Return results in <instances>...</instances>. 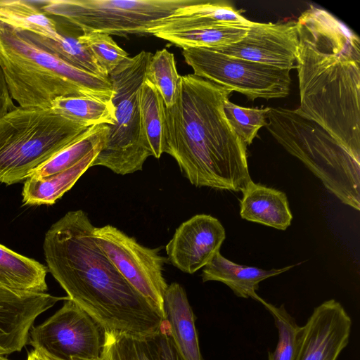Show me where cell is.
I'll use <instances>...</instances> for the list:
<instances>
[{
  "instance_id": "obj_1",
  "label": "cell",
  "mask_w": 360,
  "mask_h": 360,
  "mask_svg": "<svg viewBox=\"0 0 360 360\" xmlns=\"http://www.w3.org/2000/svg\"><path fill=\"white\" fill-rule=\"evenodd\" d=\"M94 227L82 210L69 211L53 223L43 243L48 271L104 330L136 335L157 332L165 319L108 258Z\"/></svg>"
},
{
  "instance_id": "obj_2",
  "label": "cell",
  "mask_w": 360,
  "mask_h": 360,
  "mask_svg": "<svg viewBox=\"0 0 360 360\" xmlns=\"http://www.w3.org/2000/svg\"><path fill=\"white\" fill-rule=\"evenodd\" d=\"M297 24L300 103L295 110L360 158V39L312 5Z\"/></svg>"
},
{
  "instance_id": "obj_3",
  "label": "cell",
  "mask_w": 360,
  "mask_h": 360,
  "mask_svg": "<svg viewBox=\"0 0 360 360\" xmlns=\"http://www.w3.org/2000/svg\"><path fill=\"white\" fill-rule=\"evenodd\" d=\"M232 92L189 74L181 77L179 97L166 108L165 153L196 187L241 191L252 180L247 146L224 111Z\"/></svg>"
},
{
  "instance_id": "obj_4",
  "label": "cell",
  "mask_w": 360,
  "mask_h": 360,
  "mask_svg": "<svg viewBox=\"0 0 360 360\" xmlns=\"http://www.w3.org/2000/svg\"><path fill=\"white\" fill-rule=\"evenodd\" d=\"M0 69L12 99L23 108H49L59 97L111 101L109 77L78 69L0 22Z\"/></svg>"
},
{
  "instance_id": "obj_5",
  "label": "cell",
  "mask_w": 360,
  "mask_h": 360,
  "mask_svg": "<svg viewBox=\"0 0 360 360\" xmlns=\"http://www.w3.org/2000/svg\"><path fill=\"white\" fill-rule=\"evenodd\" d=\"M266 127L342 203L360 210V158L320 125L296 110L271 108Z\"/></svg>"
},
{
  "instance_id": "obj_6",
  "label": "cell",
  "mask_w": 360,
  "mask_h": 360,
  "mask_svg": "<svg viewBox=\"0 0 360 360\" xmlns=\"http://www.w3.org/2000/svg\"><path fill=\"white\" fill-rule=\"evenodd\" d=\"M51 108L16 106L0 118V183L12 185L77 140L89 128Z\"/></svg>"
},
{
  "instance_id": "obj_7",
  "label": "cell",
  "mask_w": 360,
  "mask_h": 360,
  "mask_svg": "<svg viewBox=\"0 0 360 360\" xmlns=\"http://www.w3.org/2000/svg\"><path fill=\"white\" fill-rule=\"evenodd\" d=\"M146 51L128 57L110 75L115 122L108 125L105 142L92 166H103L125 175L141 171L152 156L142 131L139 94L152 56Z\"/></svg>"
},
{
  "instance_id": "obj_8",
  "label": "cell",
  "mask_w": 360,
  "mask_h": 360,
  "mask_svg": "<svg viewBox=\"0 0 360 360\" xmlns=\"http://www.w3.org/2000/svg\"><path fill=\"white\" fill-rule=\"evenodd\" d=\"M198 0L32 1L46 15L60 17L82 33L127 37L149 34L158 22Z\"/></svg>"
},
{
  "instance_id": "obj_9",
  "label": "cell",
  "mask_w": 360,
  "mask_h": 360,
  "mask_svg": "<svg viewBox=\"0 0 360 360\" xmlns=\"http://www.w3.org/2000/svg\"><path fill=\"white\" fill-rule=\"evenodd\" d=\"M193 75L244 95L248 101L288 96L290 71L233 57L213 49H183Z\"/></svg>"
},
{
  "instance_id": "obj_10",
  "label": "cell",
  "mask_w": 360,
  "mask_h": 360,
  "mask_svg": "<svg viewBox=\"0 0 360 360\" xmlns=\"http://www.w3.org/2000/svg\"><path fill=\"white\" fill-rule=\"evenodd\" d=\"M104 329L70 299L30 330L28 342L53 360H101Z\"/></svg>"
},
{
  "instance_id": "obj_11",
  "label": "cell",
  "mask_w": 360,
  "mask_h": 360,
  "mask_svg": "<svg viewBox=\"0 0 360 360\" xmlns=\"http://www.w3.org/2000/svg\"><path fill=\"white\" fill-rule=\"evenodd\" d=\"M96 242L122 277L165 319L164 297L168 285L163 276L167 259L160 248L141 245L112 225L94 227Z\"/></svg>"
},
{
  "instance_id": "obj_12",
  "label": "cell",
  "mask_w": 360,
  "mask_h": 360,
  "mask_svg": "<svg viewBox=\"0 0 360 360\" xmlns=\"http://www.w3.org/2000/svg\"><path fill=\"white\" fill-rule=\"evenodd\" d=\"M298 44L297 21L255 22L240 41L213 49L233 57L290 71L296 68Z\"/></svg>"
},
{
  "instance_id": "obj_13",
  "label": "cell",
  "mask_w": 360,
  "mask_h": 360,
  "mask_svg": "<svg viewBox=\"0 0 360 360\" xmlns=\"http://www.w3.org/2000/svg\"><path fill=\"white\" fill-rule=\"evenodd\" d=\"M352 323L339 302H322L302 326L294 360H337L349 343Z\"/></svg>"
},
{
  "instance_id": "obj_14",
  "label": "cell",
  "mask_w": 360,
  "mask_h": 360,
  "mask_svg": "<svg viewBox=\"0 0 360 360\" xmlns=\"http://www.w3.org/2000/svg\"><path fill=\"white\" fill-rule=\"evenodd\" d=\"M225 229L215 217L196 214L183 222L166 245L167 260L184 273L194 274L219 251Z\"/></svg>"
},
{
  "instance_id": "obj_15",
  "label": "cell",
  "mask_w": 360,
  "mask_h": 360,
  "mask_svg": "<svg viewBox=\"0 0 360 360\" xmlns=\"http://www.w3.org/2000/svg\"><path fill=\"white\" fill-rule=\"evenodd\" d=\"M68 299L46 292L19 295L0 288V354L20 352L27 344L36 319Z\"/></svg>"
},
{
  "instance_id": "obj_16",
  "label": "cell",
  "mask_w": 360,
  "mask_h": 360,
  "mask_svg": "<svg viewBox=\"0 0 360 360\" xmlns=\"http://www.w3.org/2000/svg\"><path fill=\"white\" fill-rule=\"evenodd\" d=\"M104 360H184L164 320L155 333L136 335L105 330Z\"/></svg>"
},
{
  "instance_id": "obj_17",
  "label": "cell",
  "mask_w": 360,
  "mask_h": 360,
  "mask_svg": "<svg viewBox=\"0 0 360 360\" xmlns=\"http://www.w3.org/2000/svg\"><path fill=\"white\" fill-rule=\"evenodd\" d=\"M255 22L242 15L230 2L198 0L196 3L176 10L159 20L149 34L184 29L231 25L249 28Z\"/></svg>"
},
{
  "instance_id": "obj_18",
  "label": "cell",
  "mask_w": 360,
  "mask_h": 360,
  "mask_svg": "<svg viewBox=\"0 0 360 360\" xmlns=\"http://www.w3.org/2000/svg\"><path fill=\"white\" fill-rule=\"evenodd\" d=\"M165 319L171 338L184 360H203L195 325V315L184 288L169 284L164 297Z\"/></svg>"
},
{
  "instance_id": "obj_19",
  "label": "cell",
  "mask_w": 360,
  "mask_h": 360,
  "mask_svg": "<svg viewBox=\"0 0 360 360\" xmlns=\"http://www.w3.org/2000/svg\"><path fill=\"white\" fill-rule=\"evenodd\" d=\"M241 192V218L278 230H285L290 225L292 215L285 193L252 180Z\"/></svg>"
},
{
  "instance_id": "obj_20",
  "label": "cell",
  "mask_w": 360,
  "mask_h": 360,
  "mask_svg": "<svg viewBox=\"0 0 360 360\" xmlns=\"http://www.w3.org/2000/svg\"><path fill=\"white\" fill-rule=\"evenodd\" d=\"M301 263L281 269L264 270L255 266L240 265L229 260L217 252L211 261L203 267L201 274L203 282L214 281L226 285L239 297H260L256 291L261 281L284 273Z\"/></svg>"
},
{
  "instance_id": "obj_21",
  "label": "cell",
  "mask_w": 360,
  "mask_h": 360,
  "mask_svg": "<svg viewBox=\"0 0 360 360\" xmlns=\"http://www.w3.org/2000/svg\"><path fill=\"white\" fill-rule=\"evenodd\" d=\"M105 142L96 146L82 159L66 170L44 178H27L25 181L22 191L23 204L29 205L54 204L92 166L94 160Z\"/></svg>"
},
{
  "instance_id": "obj_22",
  "label": "cell",
  "mask_w": 360,
  "mask_h": 360,
  "mask_svg": "<svg viewBox=\"0 0 360 360\" xmlns=\"http://www.w3.org/2000/svg\"><path fill=\"white\" fill-rule=\"evenodd\" d=\"M47 266L0 244V288L16 294L44 293Z\"/></svg>"
},
{
  "instance_id": "obj_23",
  "label": "cell",
  "mask_w": 360,
  "mask_h": 360,
  "mask_svg": "<svg viewBox=\"0 0 360 360\" xmlns=\"http://www.w3.org/2000/svg\"><path fill=\"white\" fill-rule=\"evenodd\" d=\"M139 108L142 131L152 156L160 158L167 146L166 107L158 91L146 79L140 89Z\"/></svg>"
},
{
  "instance_id": "obj_24",
  "label": "cell",
  "mask_w": 360,
  "mask_h": 360,
  "mask_svg": "<svg viewBox=\"0 0 360 360\" xmlns=\"http://www.w3.org/2000/svg\"><path fill=\"white\" fill-rule=\"evenodd\" d=\"M248 31V27L219 25L160 32L153 35L183 49H216L240 41Z\"/></svg>"
},
{
  "instance_id": "obj_25",
  "label": "cell",
  "mask_w": 360,
  "mask_h": 360,
  "mask_svg": "<svg viewBox=\"0 0 360 360\" xmlns=\"http://www.w3.org/2000/svg\"><path fill=\"white\" fill-rule=\"evenodd\" d=\"M0 22L16 30L49 38L58 37L56 22L27 0H0Z\"/></svg>"
},
{
  "instance_id": "obj_26",
  "label": "cell",
  "mask_w": 360,
  "mask_h": 360,
  "mask_svg": "<svg viewBox=\"0 0 360 360\" xmlns=\"http://www.w3.org/2000/svg\"><path fill=\"white\" fill-rule=\"evenodd\" d=\"M20 31V30H19ZM39 48L82 70L103 77H109L97 63L88 49L77 38L64 36L49 38L34 33L20 31Z\"/></svg>"
},
{
  "instance_id": "obj_27",
  "label": "cell",
  "mask_w": 360,
  "mask_h": 360,
  "mask_svg": "<svg viewBox=\"0 0 360 360\" xmlns=\"http://www.w3.org/2000/svg\"><path fill=\"white\" fill-rule=\"evenodd\" d=\"M108 132L107 124L91 126L77 140L32 170L28 178L49 176L72 167L96 146L105 142Z\"/></svg>"
},
{
  "instance_id": "obj_28",
  "label": "cell",
  "mask_w": 360,
  "mask_h": 360,
  "mask_svg": "<svg viewBox=\"0 0 360 360\" xmlns=\"http://www.w3.org/2000/svg\"><path fill=\"white\" fill-rule=\"evenodd\" d=\"M51 108L60 115L88 127L111 125L115 122L112 102L90 96L59 97L53 101Z\"/></svg>"
},
{
  "instance_id": "obj_29",
  "label": "cell",
  "mask_w": 360,
  "mask_h": 360,
  "mask_svg": "<svg viewBox=\"0 0 360 360\" xmlns=\"http://www.w3.org/2000/svg\"><path fill=\"white\" fill-rule=\"evenodd\" d=\"M181 77L177 72L172 53L163 49L152 55L146 69L145 79L150 82L158 91L166 108L172 107L179 97Z\"/></svg>"
},
{
  "instance_id": "obj_30",
  "label": "cell",
  "mask_w": 360,
  "mask_h": 360,
  "mask_svg": "<svg viewBox=\"0 0 360 360\" xmlns=\"http://www.w3.org/2000/svg\"><path fill=\"white\" fill-rule=\"evenodd\" d=\"M272 315L278 329V340L274 352H268V360H294L302 326L288 312L284 304L276 307L259 297L257 300Z\"/></svg>"
},
{
  "instance_id": "obj_31",
  "label": "cell",
  "mask_w": 360,
  "mask_h": 360,
  "mask_svg": "<svg viewBox=\"0 0 360 360\" xmlns=\"http://www.w3.org/2000/svg\"><path fill=\"white\" fill-rule=\"evenodd\" d=\"M270 108L243 107L233 103L229 98L224 104V111L228 122L246 146L252 143L259 130L266 127Z\"/></svg>"
},
{
  "instance_id": "obj_32",
  "label": "cell",
  "mask_w": 360,
  "mask_h": 360,
  "mask_svg": "<svg viewBox=\"0 0 360 360\" xmlns=\"http://www.w3.org/2000/svg\"><path fill=\"white\" fill-rule=\"evenodd\" d=\"M77 39L88 49L108 76L129 57L110 35L89 32L82 33Z\"/></svg>"
},
{
  "instance_id": "obj_33",
  "label": "cell",
  "mask_w": 360,
  "mask_h": 360,
  "mask_svg": "<svg viewBox=\"0 0 360 360\" xmlns=\"http://www.w3.org/2000/svg\"><path fill=\"white\" fill-rule=\"evenodd\" d=\"M15 107L0 69V118Z\"/></svg>"
},
{
  "instance_id": "obj_34",
  "label": "cell",
  "mask_w": 360,
  "mask_h": 360,
  "mask_svg": "<svg viewBox=\"0 0 360 360\" xmlns=\"http://www.w3.org/2000/svg\"><path fill=\"white\" fill-rule=\"evenodd\" d=\"M27 360H53L41 353V352L32 349L27 355Z\"/></svg>"
},
{
  "instance_id": "obj_35",
  "label": "cell",
  "mask_w": 360,
  "mask_h": 360,
  "mask_svg": "<svg viewBox=\"0 0 360 360\" xmlns=\"http://www.w3.org/2000/svg\"><path fill=\"white\" fill-rule=\"evenodd\" d=\"M0 360H10L7 358H6L5 356H4L3 355H1L0 354Z\"/></svg>"
},
{
  "instance_id": "obj_36",
  "label": "cell",
  "mask_w": 360,
  "mask_h": 360,
  "mask_svg": "<svg viewBox=\"0 0 360 360\" xmlns=\"http://www.w3.org/2000/svg\"><path fill=\"white\" fill-rule=\"evenodd\" d=\"M101 360H104V359H103V356H102V358H101Z\"/></svg>"
}]
</instances>
